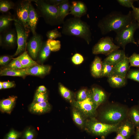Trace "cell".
<instances>
[{"label": "cell", "mask_w": 139, "mask_h": 139, "mask_svg": "<svg viewBox=\"0 0 139 139\" xmlns=\"http://www.w3.org/2000/svg\"><path fill=\"white\" fill-rule=\"evenodd\" d=\"M133 20L132 11L127 14L112 11L100 20L98 26L101 34L105 35L112 31L117 33L129 25Z\"/></svg>", "instance_id": "1"}, {"label": "cell", "mask_w": 139, "mask_h": 139, "mask_svg": "<svg viewBox=\"0 0 139 139\" xmlns=\"http://www.w3.org/2000/svg\"><path fill=\"white\" fill-rule=\"evenodd\" d=\"M62 33L82 39L88 44L92 40L90 26L80 18L74 17L67 19L63 24Z\"/></svg>", "instance_id": "2"}, {"label": "cell", "mask_w": 139, "mask_h": 139, "mask_svg": "<svg viewBox=\"0 0 139 139\" xmlns=\"http://www.w3.org/2000/svg\"><path fill=\"white\" fill-rule=\"evenodd\" d=\"M128 110L121 105H110L101 112L99 121L109 124L121 123L128 117Z\"/></svg>", "instance_id": "3"}, {"label": "cell", "mask_w": 139, "mask_h": 139, "mask_svg": "<svg viewBox=\"0 0 139 139\" xmlns=\"http://www.w3.org/2000/svg\"><path fill=\"white\" fill-rule=\"evenodd\" d=\"M121 123L107 124L92 117L87 119L85 128L88 132L93 135L105 137L112 132H116Z\"/></svg>", "instance_id": "4"}, {"label": "cell", "mask_w": 139, "mask_h": 139, "mask_svg": "<svg viewBox=\"0 0 139 139\" xmlns=\"http://www.w3.org/2000/svg\"><path fill=\"white\" fill-rule=\"evenodd\" d=\"M139 28V24L133 20L128 25L117 33L114 42L117 45L123 48L125 50L126 45L131 43L137 45L134 38L135 31Z\"/></svg>", "instance_id": "5"}, {"label": "cell", "mask_w": 139, "mask_h": 139, "mask_svg": "<svg viewBox=\"0 0 139 139\" xmlns=\"http://www.w3.org/2000/svg\"><path fill=\"white\" fill-rule=\"evenodd\" d=\"M34 1L49 24L53 25L63 24L64 21L60 17L58 6L50 4L45 1L36 0Z\"/></svg>", "instance_id": "6"}, {"label": "cell", "mask_w": 139, "mask_h": 139, "mask_svg": "<svg viewBox=\"0 0 139 139\" xmlns=\"http://www.w3.org/2000/svg\"><path fill=\"white\" fill-rule=\"evenodd\" d=\"M74 107L79 110L86 118L95 117L97 109L93 101L92 90H89L87 98L82 101L74 99L71 103Z\"/></svg>", "instance_id": "7"}, {"label": "cell", "mask_w": 139, "mask_h": 139, "mask_svg": "<svg viewBox=\"0 0 139 139\" xmlns=\"http://www.w3.org/2000/svg\"><path fill=\"white\" fill-rule=\"evenodd\" d=\"M120 48L114 44L112 38L106 37L100 39L94 46L92 49V53L95 55L101 54L107 56Z\"/></svg>", "instance_id": "8"}, {"label": "cell", "mask_w": 139, "mask_h": 139, "mask_svg": "<svg viewBox=\"0 0 139 139\" xmlns=\"http://www.w3.org/2000/svg\"><path fill=\"white\" fill-rule=\"evenodd\" d=\"M31 1L25 0L22 1L19 3L16 9V14L18 21L19 23L24 28L26 32L28 33L29 29L28 25L29 15V9Z\"/></svg>", "instance_id": "9"}, {"label": "cell", "mask_w": 139, "mask_h": 139, "mask_svg": "<svg viewBox=\"0 0 139 139\" xmlns=\"http://www.w3.org/2000/svg\"><path fill=\"white\" fill-rule=\"evenodd\" d=\"M14 24L17 35L18 47L12 57L17 55L24 50L27 45V39L28 36V33L21 25L15 22Z\"/></svg>", "instance_id": "10"}, {"label": "cell", "mask_w": 139, "mask_h": 139, "mask_svg": "<svg viewBox=\"0 0 139 139\" xmlns=\"http://www.w3.org/2000/svg\"><path fill=\"white\" fill-rule=\"evenodd\" d=\"M27 46L30 55L32 58L35 59L42 46L41 36L37 34L33 35L27 43Z\"/></svg>", "instance_id": "11"}, {"label": "cell", "mask_w": 139, "mask_h": 139, "mask_svg": "<svg viewBox=\"0 0 139 139\" xmlns=\"http://www.w3.org/2000/svg\"><path fill=\"white\" fill-rule=\"evenodd\" d=\"M136 127L128 117L122 122L117 131L126 139L129 138L135 132Z\"/></svg>", "instance_id": "12"}, {"label": "cell", "mask_w": 139, "mask_h": 139, "mask_svg": "<svg viewBox=\"0 0 139 139\" xmlns=\"http://www.w3.org/2000/svg\"><path fill=\"white\" fill-rule=\"evenodd\" d=\"M87 11L86 6L84 2L80 1H73L71 4L70 14L74 17L80 18L86 14Z\"/></svg>", "instance_id": "13"}, {"label": "cell", "mask_w": 139, "mask_h": 139, "mask_svg": "<svg viewBox=\"0 0 139 139\" xmlns=\"http://www.w3.org/2000/svg\"><path fill=\"white\" fill-rule=\"evenodd\" d=\"M124 50L118 49L115 50L107 56L104 60L114 66L123 60L126 56Z\"/></svg>", "instance_id": "14"}, {"label": "cell", "mask_w": 139, "mask_h": 139, "mask_svg": "<svg viewBox=\"0 0 139 139\" xmlns=\"http://www.w3.org/2000/svg\"><path fill=\"white\" fill-rule=\"evenodd\" d=\"M129 63L128 57L126 56L123 60L114 66L112 75H117L126 78L130 67Z\"/></svg>", "instance_id": "15"}, {"label": "cell", "mask_w": 139, "mask_h": 139, "mask_svg": "<svg viewBox=\"0 0 139 139\" xmlns=\"http://www.w3.org/2000/svg\"><path fill=\"white\" fill-rule=\"evenodd\" d=\"M51 109V106L48 101L40 103L33 102L29 107V110L31 112L38 114L47 113Z\"/></svg>", "instance_id": "16"}, {"label": "cell", "mask_w": 139, "mask_h": 139, "mask_svg": "<svg viewBox=\"0 0 139 139\" xmlns=\"http://www.w3.org/2000/svg\"><path fill=\"white\" fill-rule=\"evenodd\" d=\"M28 75L41 76L45 75L49 73L51 67L48 65L38 64L30 67L26 68Z\"/></svg>", "instance_id": "17"}, {"label": "cell", "mask_w": 139, "mask_h": 139, "mask_svg": "<svg viewBox=\"0 0 139 139\" xmlns=\"http://www.w3.org/2000/svg\"><path fill=\"white\" fill-rule=\"evenodd\" d=\"M38 20L37 13L31 3L29 9L28 25L33 35L36 34V29Z\"/></svg>", "instance_id": "18"}, {"label": "cell", "mask_w": 139, "mask_h": 139, "mask_svg": "<svg viewBox=\"0 0 139 139\" xmlns=\"http://www.w3.org/2000/svg\"><path fill=\"white\" fill-rule=\"evenodd\" d=\"M93 99L97 108L106 100L107 96L102 90L97 88H92Z\"/></svg>", "instance_id": "19"}, {"label": "cell", "mask_w": 139, "mask_h": 139, "mask_svg": "<svg viewBox=\"0 0 139 139\" xmlns=\"http://www.w3.org/2000/svg\"><path fill=\"white\" fill-rule=\"evenodd\" d=\"M16 99V97L12 96L1 100L0 102L1 111L10 114L14 106Z\"/></svg>", "instance_id": "20"}, {"label": "cell", "mask_w": 139, "mask_h": 139, "mask_svg": "<svg viewBox=\"0 0 139 139\" xmlns=\"http://www.w3.org/2000/svg\"><path fill=\"white\" fill-rule=\"evenodd\" d=\"M102 66V62L99 57H95L91 66V73L92 75L96 78L101 77Z\"/></svg>", "instance_id": "21"}, {"label": "cell", "mask_w": 139, "mask_h": 139, "mask_svg": "<svg viewBox=\"0 0 139 139\" xmlns=\"http://www.w3.org/2000/svg\"><path fill=\"white\" fill-rule=\"evenodd\" d=\"M17 35L13 30L5 33L3 36H0V43H4L8 46H13L17 42Z\"/></svg>", "instance_id": "22"}, {"label": "cell", "mask_w": 139, "mask_h": 139, "mask_svg": "<svg viewBox=\"0 0 139 139\" xmlns=\"http://www.w3.org/2000/svg\"><path fill=\"white\" fill-rule=\"evenodd\" d=\"M72 115L74 121L77 125L81 128H85L86 118L79 110L74 107Z\"/></svg>", "instance_id": "23"}, {"label": "cell", "mask_w": 139, "mask_h": 139, "mask_svg": "<svg viewBox=\"0 0 139 139\" xmlns=\"http://www.w3.org/2000/svg\"><path fill=\"white\" fill-rule=\"evenodd\" d=\"M1 76H8L24 77L27 74L26 68L20 69H11L7 67L2 70L0 72Z\"/></svg>", "instance_id": "24"}, {"label": "cell", "mask_w": 139, "mask_h": 139, "mask_svg": "<svg viewBox=\"0 0 139 139\" xmlns=\"http://www.w3.org/2000/svg\"><path fill=\"white\" fill-rule=\"evenodd\" d=\"M108 80L111 86L113 88L123 86L126 83V78L116 75H112L109 77Z\"/></svg>", "instance_id": "25"}, {"label": "cell", "mask_w": 139, "mask_h": 139, "mask_svg": "<svg viewBox=\"0 0 139 139\" xmlns=\"http://www.w3.org/2000/svg\"><path fill=\"white\" fill-rule=\"evenodd\" d=\"M17 58L20 62L24 68H29L38 64L29 56L26 51H25Z\"/></svg>", "instance_id": "26"}, {"label": "cell", "mask_w": 139, "mask_h": 139, "mask_svg": "<svg viewBox=\"0 0 139 139\" xmlns=\"http://www.w3.org/2000/svg\"><path fill=\"white\" fill-rule=\"evenodd\" d=\"M128 117L136 127H139V107L138 105L133 106L129 110Z\"/></svg>", "instance_id": "27"}, {"label": "cell", "mask_w": 139, "mask_h": 139, "mask_svg": "<svg viewBox=\"0 0 139 139\" xmlns=\"http://www.w3.org/2000/svg\"><path fill=\"white\" fill-rule=\"evenodd\" d=\"M71 6V4L68 0H65L58 6L60 17L63 21H64L65 17L70 14Z\"/></svg>", "instance_id": "28"}, {"label": "cell", "mask_w": 139, "mask_h": 139, "mask_svg": "<svg viewBox=\"0 0 139 139\" xmlns=\"http://www.w3.org/2000/svg\"><path fill=\"white\" fill-rule=\"evenodd\" d=\"M59 92L62 97L71 103L74 100L73 93L61 83L59 84Z\"/></svg>", "instance_id": "29"}, {"label": "cell", "mask_w": 139, "mask_h": 139, "mask_svg": "<svg viewBox=\"0 0 139 139\" xmlns=\"http://www.w3.org/2000/svg\"><path fill=\"white\" fill-rule=\"evenodd\" d=\"M12 21H14L19 23L17 20L13 19L10 16H1L0 18V32L3 31L8 27Z\"/></svg>", "instance_id": "30"}, {"label": "cell", "mask_w": 139, "mask_h": 139, "mask_svg": "<svg viewBox=\"0 0 139 139\" xmlns=\"http://www.w3.org/2000/svg\"><path fill=\"white\" fill-rule=\"evenodd\" d=\"M114 66H112L105 61L102 62V66L101 77H108L112 75Z\"/></svg>", "instance_id": "31"}, {"label": "cell", "mask_w": 139, "mask_h": 139, "mask_svg": "<svg viewBox=\"0 0 139 139\" xmlns=\"http://www.w3.org/2000/svg\"><path fill=\"white\" fill-rule=\"evenodd\" d=\"M37 133L35 130L31 128H28L22 133V139H35Z\"/></svg>", "instance_id": "32"}, {"label": "cell", "mask_w": 139, "mask_h": 139, "mask_svg": "<svg viewBox=\"0 0 139 139\" xmlns=\"http://www.w3.org/2000/svg\"><path fill=\"white\" fill-rule=\"evenodd\" d=\"M51 51L46 42L44 44L39 52V58L42 61L45 60L49 56Z\"/></svg>", "instance_id": "33"}, {"label": "cell", "mask_w": 139, "mask_h": 139, "mask_svg": "<svg viewBox=\"0 0 139 139\" xmlns=\"http://www.w3.org/2000/svg\"><path fill=\"white\" fill-rule=\"evenodd\" d=\"M46 42L51 51H57L61 48L60 42L59 40L48 39Z\"/></svg>", "instance_id": "34"}, {"label": "cell", "mask_w": 139, "mask_h": 139, "mask_svg": "<svg viewBox=\"0 0 139 139\" xmlns=\"http://www.w3.org/2000/svg\"><path fill=\"white\" fill-rule=\"evenodd\" d=\"M14 3L8 0H1L0 1V11L5 12L14 8Z\"/></svg>", "instance_id": "35"}, {"label": "cell", "mask_w": 139, "mask_h": 139, "mask_svg": "<svg viewBox=\"0 0 139 139\" xmlns=\"http://www.w3.org/2000/svg\"><path fill=\"white\" fill-rule=\"evenodd\" d=\"M48 101L47 92H36L33 102L37 103L43 102Z\"/></svg>", "instance_id": "36"}, {"label": "cell", "mask_w": 139, "mask_h": 139, "mask_svg": "<svg viewBox=\"0 0 139 139\" xmlns=\"http://www.w3.org/2000/svg\"><path fill=\"white\" fill-rule=\"evenodd\" d=\"M130 67L134 66L139 67V54L134 53L128 57Z\"/></svg>", "instance_id": "37"}, {"label": "cell", "mask_w": 139, "mask_h": 139, "mask_svg": "<svg viewBox=\"0 0 139 139\" xmlns=\"http://www.w3.org/2000/svg\"><path fill=\"white\" fill-rule=\"evenodd\" d=\"M126 77L139 83V70H132L128 71Z\"/></svg>", "instance_id": "38"}, {"label": "cell", "mask_w": 139, "mask_h": 139, "mask_svg": "<svg viewBox=\"0 0 139 139\" xmlns=\"http://www.w3.org/2000/svg\"><path fill=\"white\" fill-rule=\"evenodd\" d=\"M7 68L15 69H20L24 68L20 61L16 58H13L7 67Z\"/></svg>", "instance_id": "39"}, {"label": "cell", "mask_w": 139, "mask_h": 139, "mask_svg": "<svg viewBox=\"0 0 139 139\" xmlns=\"http://www.w3.org/2000/svg\"><path fill=\"white\" fill-rule=\"evenodd\" d=\"M21 132L11 129L5 135L4 139H19L21 137Z\"/></svg>", "instance_id": "40"}, {"label": "cell", "mask_w": 139, "mask_h": 139, "mask_svg": "<svg viewBox=\"0 0 139 139\" xmlns=\"http://www.w3.org/2000/svg\"><path fill=\"white\" fill-rule=\"evenodd\" d=\"M46 36L48 39L51 40H54L62 36L61 33L58 31L57 28L48 31L47 33Z\"/></svg>", "instance_id": "41"}, {"label": "cell", "mask_w": 139, "mask_h": 139, "mask_svg": "<svg viewBox=\"0 0 139 139\" xmlns=\"http://www.w3.org/2000/svg\"><path fill=\"white\" fill-rule=\"evenodd\" d=\"M89 90L84 89L79 91L76 95L77 101H81L85 100L88 97Z\"/></svg>", "instance_id": "42"}, {"label": "cell", "mask_w": 139, "mask_h": 139, "mask_svg": "<svg viewBox=\"0 0 139 139\" xmlns=\"http://www.w3.org/2000/svg\"><path fill=\"white\" fill-rule=\"evenodd\" d=\"M71 59L73 63L76 65L81 64L84 60L83 56L78 53L75 54L72 58Z\"/></svg>", "instance_id": "43"}, {"label": "cell", "mask_w": 139, "mask_h": 139, "mask_svg": "<svg viewBox=\"0 0 139 139\" xmlns=\"http://www.w3.org/2000/svg\"><path fill=\"white\" fill-rule=\"evenodd\" d=\"M137 0H117V2L121 5L124 7L132 8L134 2Z\"/></svg>", "instance_id": "44"}, {"label": "cell", "mask_w": 139, "mask_h": 139, "mask_svg": "<svg viewBox=\"0 0 139 139\" xmlns=\"http://www.w3.org/2000/svg\"><path fill=\"white\" fill-rule=\"evenodd\" d=\"M132 11L134 20L139 23V8L133 6Z\"/></svg>", "instance_id": "45"}, {"label": "cell", "mask_w": 139, "mask_h": 139, "mask_svg": "<svg viewBox=\"0 0 139 139\" xmlns=\"http://www.w3.org/2000/svg\"><path fill=\"white\" fill-rule=\"evenodd\" d=\"M13 58L11 56H3L0 57V64L4 65L7 64Z\"/></svg>", "instance_id": "46"}, {"label": "cell", "mask_w": 139, "mask_h": 139, "mask_svg": "<svg viewBox=\"0 0 139 139\" xmlns=\"http://www.w3.org/2000/svg\"><path fill=\"white\" fill-rule=\"evenodd\" d=\"M65 0H50L45 1L48 3L55 6H58Z\"/></svg>", "instance_id": "47"}, {"label": "cell", "mask_w": 139, "mask_h": 139, "mask_svg": "<svg viewBox=\"0 0 139 139\" xmlns=\"http://www.w3.org/2000/svg\"><path fill=\"white\" fill-rule=\"evenodd\" d=\"M3 89H7L12 88L15 85L13 82L5 81L3 82Z\"/></svg>", "instance_id": "48"}, {"label": "cell", "mask_w": 139, "mask_h": 139, "mask_svg": "<svg viewBox=\"0 0 139 139\" xmlns=\"http://www.w3.org/2000/svg\"><path fill=\"white\" fill-rule=\"evenodd\" d=\"M47 89L44 85L39 86L37 89L36 92H46Z\"/></svg>", "instance_id": "49"}, {"label": "cell", "mask_w": 139, "mask_h": 139, "mask_svg": "<svg viewBox=\"0 0 139 139\" xmlns=\"http://www.w3.org/2000/svg\"><path fill=\"white\" fill-rule=\"evenodd\" d=\"M135 139H139V127H136Z\"/></svg>", "instance_id": "50"}, {"label": "cell", "mask_w": 139, "mask_h": 139, "mask_svg": "<svg viewBox=\"0 0 139 139\" xmlns=\"http://www.w3.org/2000/svg\"><path fill=\"white\" fill-rule=\"evenodd\" d=\"M114 139H126L123 136L119 134H118Z\"/></svg>", "instance_id": "51"}, {"label": "cell", "mask_w": 139, "mask_h": 139, "mask_svg": "<svg viewBox=\"0 0 139 139\" xmlns=\"http://www.w3.org/2000/svg\"><path fill=\"white\" fill-rule=\"evenodd\" d=\"M3 88V82H0V89H1Z\"/></svg>", "instance_id": "52"}, {"label": "cell", "mask_w": 139, "mask_h": 139, "mask_svg": "<svg viewBox=\"0 0 139 139\" xmlns=\"http://www.w3.org/2000/svg\"><path fill=\"white\" fill-rule=\"evenodd\" d=\"M137 1L138 2V4L139 5V0H137Z\"/></svg>", "instance_id": "53"}, {"label": "cell", "mask_w": 139, "mask_h": 139, "mask_svg": "<svg viewBox=\"0 0 139 139\" xmlns=\"http://www.w3.org/2000/svg\"><path fill=\"white\" fill-rule=\"evenodd\" d=\"M138 107H139V101H138Z\"/></svg>", "instance_id": "54"}, {"label": "cell", "mask_w": 139, "mask_h": 139, "mask_svg": "<svg viewBox=\"0 0 139 139\" xmlns=\"http://www.w3.org/2000/svg\"></svg>", "instance_id": "55"}]
</instances>
